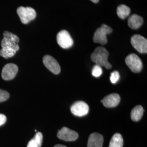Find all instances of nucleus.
Instances as JSON below:
<instances>
[{
  "label": "nucleus",
  "mask_w": 147,
  "mask_h": 147,
  "mask_svg": "<svg viewBox=\"0 0 147 147\" xmlns=\"http://www.w3.org/2000/svg\"><path fill=\"white\" fill-rule=\"evenodd\" d=\"M109 53L103 47H98L95 49L94 51L91 55L92 61L100 67H104L107 69L112 68V65L108 62Z\"/></svg>",
  "instance_id": "f03ea898"
},
{
  "label": "nucleus",
  "mask_w": 147,
  "mask_h": 147,
  "mask_svg": "<svg viewBox=\"0 0 147 147\" xmlns=\"http://www.w3.org/2000/svg\"><path fill=\"white\" fill-rule=\"evenodd\" d=\"M120 78L119 73L117 71H114L111 74L110 81L112 84H116L119 80Z\"/></svg>",
  "instance_id": "aec40b11"
},
{
  "label": "nucleus",
  "mask_w": 147,
  "mask_h": 147,
  "mask_svg": "<svg viewBox=\"0 0 147 147\" xmlns=\"http://www.w3.org/2000/svg\"><path fill=\"white\" fill-rule=\"evenodd\" d=\"M131 43L138 53H147V40L144 37L139 34H135L131 37Z\"/></svg>",
  "instance_id": "423d86ee"
},
{
  "label": "nucleus",
  "mask_w": 147,
  "mask_h": 147,
  "mask_svg": "<svg viewBox=\"0 0 147 147\" xmlns=\"http://www.w3.org/2000/svg\"><path fill=\"white\" fill-rule=\"evenodd\" d=\"M19 39L16 34L10 32H4L3 38L1 42L2 49L0 50V56L6 59L13 57L19 50Z\"/></svg>",
  "instance_id": "f257e3e1"
},
{
  "label": "nucleus",
  "mask_w": 147,
  "mask_h": 147,
  "mask_svg": "<svg viewBox=\"0 0 147 147\" xmlns=\"http://www.w3.org/2000/svg\"><path fill=\"white\" fill-rule=\"evenodd\" d=\"M18 72V66L13 63L6 64L2 71V78L6 81L11 80L16 77Z\"/></svg>",
  "instance_id": "9b49d317"
},
{
  "label": "nucleus",
  "mask_w": 147,
  "mask_h": 147,
  "mask_svg": "<svg viewBox=\"0 0 147 147\" xmlns=\"http://www.w3.org/2000/svg\"><path fill=\"white\" fill-rule=\"evenodd\" d=\"M57 136L58 138L62 140L71 142L76 141L79 137V134L67 127H63L58 131Z\"/></svg>",
  "instance_id": "1a4fd4ad"
},
{
  "label": "nucleus",
  "mask_w": 147,
  "mask_h": 147,
  "mask_svg": "<svg viewBox=\"0 0 147 147\" xmlns=\"http://www.w3.org/2000/svg\"><path fill=\"white\" fill-rule=\"evenodd\" d=\"M143 19L141 16L137 14L132 15L128 19V25L133 30H137L142 26Z\"/></svg>",
  "instance_id": "4468645a"
},
{
  "label": "nucleus",
  "mask_w": 147,
  "mask_h": 147,
  "mask_svg": "<svg viewBox=\"0 0 147 147\" xmlns=\"http://www.w3.org/2000/svg\"><path fill=\"white\" fill-rule=\"evenodd\" d=\"M89 109L88 104L82 101L75 102L70 108L72 113L78 117H83L87 115L89 112Z\"/></svg>",
  "instance_id": "6e6552de"
},
{
  "label": "nucleus",
  "mask_w": 147,
  "mask_h": 147,
  "mask_svg": "<svg viewBox=\"0 0 147 147\" xmlns=\"http://www.w3.org/2000/svg\"><path fill=\"white\" fill-rule=\"evenodd\" d=\"M9 98V94L7 91L0 89V102L5 101Z\"/></svg>",
  "instance_id": "412c9836"
},
{
  "label": "nucleus",
  "mask_w": 147,
  "mask_h": 147,
  "mask_svg": "<svg viewBox=\"0 0 147 147\" xmlns=\"http://www.w3.org/2000/svg\"><path fill=\"white\" fill-rule=\"evenodd\" d=\"M17 13L21 22L26 24L36 17V11L31 7H20L17 9Z\"/></svg>",
  "instance_id": "20e7f679"
},
{
  "label": "nucleus",
  "mask_w": 147,
  "mask_h": 147,
  "mask_svg": "<svg viewBox=\"0 0 147 147\" xmlns=\"http://www.w3.org/2000/svg\"><path fill=\"white\" fill-rule=\"evenodd\" d=\"M7 121V117L5 115L0 113V126L3 125Z\"/></svg>",
  "instance_id": "4be33fe9"
},
{
  "label": "nucleus",
  "mask_w": 147,
  "mask_h": 147,
  "mask_svg": "<svg viewBox=\"0 0 147 147\" xmlns=\"http://www.w3.org/2000/svg\"><path fill=\"white\" fill-rule=\"evenodd\" d=\"M54 147H67L64 145H62V144H56L55 145Z\"/></svg>",
  "instance_id": "5701e85b"
},
{
  "label": "nucleus",
  "mask_w": 147,
  "mask_h": 147,
  "mask_svg": "<svg viewBox=\"0 0 147 147\" xmlns=\"http://www.w3.org/2000/svg\"><path fill=\"white\" fill-rule=\"evenodd\" d=\"M42 139L43 136L42 134L40 132H37L34 138L28 142L27 147H41Z\"/></svg>",
  "instance_id": "f3484780"
},
{
  "label": "nucleus",
  "mask_w": 147,
  "mask_h": 147,
  "mask_svg": "<svg viewBox=\"0 0 147 147\" xmlns=\"http://www.w3.org/2000/svg\"><path fill=\"white\" fill-rule=\"evenodd\" d=\"M57 42L58 45L63 49H69L73 45L72 38L69 32L65 30L59 32L57 35Z\"/></svg>",
  "instance_id": "0eeeda50"
},
{
  "label": "nucleus",
  "mask_w": 147,
  "mask_h": 147,
  "mask_svg": "<svg viewBox=\"0 0 147 147\" xmlns=\"http://www.w3.org/2000/svg\"><path fill=\"white\" fill-rule=\"evenodd\" d=\"M104 137L99 133H92L88 140L87 147H102Z\"/></svg>",
  "instance_id": "ddd939ff"
},
{
  "label": "nucleus",
  "mask_w": 147,
  "mask_h": 147,
  "mask_svg": "<svg viewBox=\"0 0 147 147\" xmlns=\"http://www.w3.org/2000/svg\"><path fill=\"white\" fill-rule=\"evenodd\" d=\"M112 29L110 27L103 24L98 28L94 33L93 36V42L95 43H99L101 45H105L107 42L106 36L112 32Z\"/></svg>",
  "instance_id": "7ed1b4c3"
},
{
  "label": "nucleus",
  "mask_w": 147,
  "mask_h": 147,
  "mask_svg": "<svg viewBox=\"0 0 147 147\" xmlns=\"http://www.w3.org/2000/svg\"><path fill=\"white\" fill-rule=\"evenodd\" d=\"M124 141L123 137L119 133H116L111 140L109 147H123Z\"/></svg>",
  "instance_id": "dca6fc26"
},
{
  "label": "nucleus",
  "mask_w": 147,
  "mask_h": 147,
  "mask_svg": "<svg viewBox=\"0 0 147 147\" xmlns=\"http://www.w3.org/2000/svg\"><path fill=\"white\" fill-rule=\"evenodd\" d=\"M144 113V109L142 106L137 105L131 112V119L134 121H138L142 119Z\"/></svg>",
  "instance_id": "2eb2a0df"
},
{
  "label": "nucleus",
  "mask_w": 147,
  "mask_h": 147,
  "mask_svg": "<svg viewBox=\"0 0 147 147\" xmlns=\"http://www.w3.org/2000/svg\"><path fill=\"white\" fill-rule=\"evenodd\" d=\"M117 13L119 18L121 19H124L130 14V8L127 5H121L118 7Z\"/></svg>",
  "instance_id": "a211bd4d"
},
{
  "label": "nucleus",
  "mask_w": 147,
  "mask_h": 147,
  "mask_svg": "<svg viewBox=\"0 0 147 147\" xmlns=\"http://www.w3.org/2000/svg\"><path fill=\"white\" fill-rule=\"evenodd\" d=\"M92 2H93V3H98V2H99V0H90Z\"/></svg>",
  "instance_id": "b1692460"
},
{
  "label": "nucleus",
  "mask_w": 147,
  "mask_h": 147,
  "mask_svg": "<svg viewBox=\"0 0 147 147\" xmlns=\"http://www.w3.org/2000/svg\"><path fill=\"white\" fill-rule=\"evenodd\" d=\"M121 101V97L117 93H112L106 96L101 101L104 106L107 108H112L116 107Z\"/></svg>",
  "instance_id": "f8f14e48"
},
{
  "label": "nucleus",
  "mask_w": 147,
  "mask_h": 147,
  "mask_svg": "<svg viewBox=\"0 0 147 147\" xmlns=\"http://www.w3.org/2000/svg\"><path fill=\"white\" fill-rule=\"evenodd\" d=\"M125 63L133 73H140L142 70V61L136 54L131 53L128 55L125 58Z\"/></svg>",
  "instance_id": "39448f33"
},
{
  "label": "nucleus",
  "mask_w": 147,
  "mask_h": 147,
  "mask_svg": "<svg viewBox=\"0 0 147 147\" xmlns=\"http://www.w3.org/2000/svg\"><path fill=\"white\" fill-rule=\"evenodd\" d=\"M102 73V69L101 67L98 65H95L92 69V75L95 78H98Z\"/></svg>",
  "instance_id": "6ab92c4d"
},
{
  "label": "nucleus",
  "mask_w": 147,
  "mask_h": 147,
  "mask_svg": "<svg viewBox=\"0 0 147 147\" xmlns=\"http://www.w3.org/2000/svg\"><path fill=\"white\" fill-rule=\"evenodd\" d=\"M43 63L44 65L51 72L57 75L61 72V67L58 62L50 55H45L43 57Z\"/></svg>",
  "instance_id": "9d476101"
}]
</instances>
